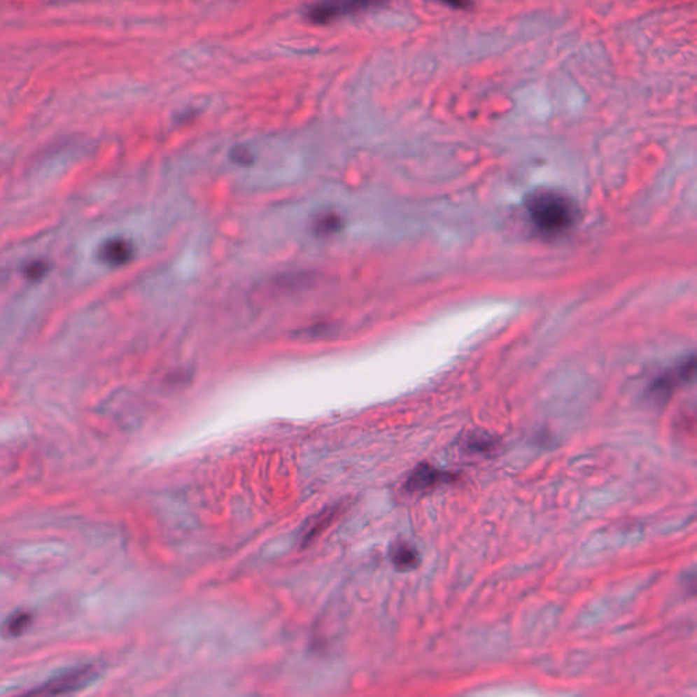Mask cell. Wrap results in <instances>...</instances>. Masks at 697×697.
Here are the masks:
<instances>
[{
	"label": "cell",
	"instance_id": "6da1fadb",
	"mask_svg": "<svg viewBox=\"0 0 697 697\" xmlns=\"http://www.w3.org/2000/svg\"><path fill=\"white\" fill-rule=\"evenodd\" d=\"M530 221L545 234H563L572 227L577 209L567 195L554 190H535L526 199Z\"/></svg>",
	"mask_w": 697,
	"mask_h": 697
},
{
	"label": "cell",
	"instance_id": "7a4b0ae2",
	"mask_svg": "<svg viewBox=\"0 0 697 697\" xmlns=\"http://www.w3.org/2000/svg\"><path fill=\"white\" fill-rule=\"evenodd\" d=\"M388 1L390 0H322L308 8L307 17L312 24L325 25L341 17L381 7Z\"/></svg>",
	"mask_w": 697,
	"mask_h": 697
},
{
	"label": "cell",
	"instance_id": "3957f363",
	"mask_svg": "<svg viewBox=\"0 0 697 697\" xmlns=\"http://www.w3.org/2000/svg\"><path fill=\"white\" fill-rule=\"evenodd\" d=\"M97 677V670L93 666H79L69 669L63 674L50 678V681L31 691V696H62L74 694L90 685Z\"/></svg>",
	"mask_w": 697,
	"mask_h": 697
},
{
	"label": "cell",
	"instance_id": "277c9868",
	"mask_svg": "<svg viewBox=\"0 0 697 697\" xmlns=\"http://www.w3.org/2000/svg\"><path fill=\"white\" fill-rule=\"evenodd\" d=\"M458 481L456 474L436 469L428 463L417 466L404 482V491L410 495H423Z\"/></svg>",
	"mask_w": 697,
	"mask_h": 697
},
{
	"label": "cell",
	"instance_id": "5b68a950",
	"mask_svg": "<svg viewBox=\"0 0 697 697\" xmlns=\"http://www.w3.org/2000/svg\"><path fill=\"white\" fill-rule=\"evenodd\" d=\"M694 371H695V361L691 360L689 362H685L684 365L681 367H677L675 369H673L670 374L658 379L651 391H652V395L656 397V398L665 399L666 397H669L674 391V388L680 384V383H685L688 381V379L694 374Z\"/></svg>",
	"mask_w": 697,
	"mask_h": 697
},
{
	"label": "cell",
	"instance_id": "8992f818",
	"mask_svg": "<svg viewBox=\"0 0 697 697\" xmlns=\"http://www.w3.org/2000/svg\"><path fill=\"white\" fill-rule=\"evenodd\" d=\"M100 259L111 267L127 265L134 256V247L125 239H111L100 248Z\"/></svg>",
	"mask_w": 697,
	"mask_h": 697
},
{
	"label": "cell",
	"instance_id": "52a82bcc",
	"mask_svg": "<svg viewBox=\"0 0 697 697\" xmlns=\"http://www.w3.org/2000/svg\"><path fill=\"white\" fill-rule=\"evenodd\" d=\"M390 558L399 571H411L420 564V553L407 542L399 541L390 549Z\"/></svg>",
	"mask_w": 697,
	"mask_h": 697
},
{
	"label": "cell",
	"instance_id": "ba28073f",
	"mask_svg": "<svg viewBox=\"0 0 697 697\" xmlns=\"http://www.w3.org/2000/svg\"><path fill=\"white\" fill-rule=\"evenodd\" d=\"M345 226L344 217L337 211H322L312 221V232L318 237H330L339 233Z\"/></svg>",
	"mask_w": 697,
	"mask_h": 697
},
{
	"label": "cell",
	"instance_id": "9c48e42d",
	"mask_svg": "<svg viewBox=\"0 0 697 697\" xmlns=\"http://www.w3.org/2000/svg\"><path fill=\"white\" fill-rule=\"evenodd\" d=\"M31 614L27 612H15L11 614L0 628V632L7 639H15L25 633L26 629L31 624Z\"/></svg>",
	"mask_w": 697,
	"mask_h": 697
},
{
	"label": "cell",
	"instance_id": "30bf717a",
	"mask_svg": "<svg viewBox=\"0 0 697 697\" xmlns=\"http://www.w3.org/2000/svg\"><path fill=\"white\" fill-rule=\"evenodd\" d=\"M466 449L477 453L492 452V449H496V442L489 435L475 432L470 433L469 437L466 439Z\"/></svg>",
	"mask_w": 697,
	"mask_h": 697
},
{
	"label": "cell",
	"instance_id": "8fae6325",
	"mask_svg": "<svg viewBox=\"0 0 697 697\" xmlns=\"http://www.w3.org/2000/svg\"><path fill=\"white\" fill-rule=\"evenodd\" d=\"M334 515H335V509H330V511H327V512L324 511V512H322V514H321V515H319V516L314 521L312 524H309L308 530H307V531H305V534H304V544H307V542L312 541L315 537H318V535L323 531L324 528H325L330 523L332 522Z\"/></svg>",
	"mask_w": 697,
	"mask_h": 697
},
{
	"label": "cell",
	"instance_id": "7c38bea8",
	"mask_svg": "<svg viewBox=\"0 0 697 697\" xmlns=\"http://www.w3.org/2000/svg\"><path fill=\"white\" fill-rule=\"evenodd\" d=\"M229 157H230L232 162H234L236 165H240V167H249L255 161L253 153L248 148H246V146H236V148H233L232 151H230Z\"/></svg>",
	"mask_w": 697,
	"mask_h": 697
},
{
	"label": "cell",
	"instance_id": "4fadbf2b",
	"mask_svg": "<svg viewBox=\"0 0 697 697\" xmlns=\"http://www.w3.org/2000/svg\"><path fill=\"white\" fill-rule=\"evenodd\" d=\"M440 1L446 6H449L452 8H459V10H469L473 6L472 0H436Z\"/></svg>",
	"mask_w": 697,
	"mask_h": 697
}]
</instances>
